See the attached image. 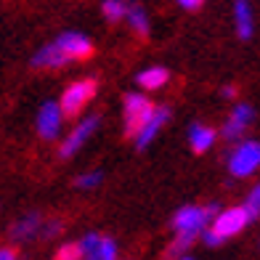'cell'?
Segmentation results:
<instances>
[{
    "label": "cell",
    "instance_id": "6da1fadb",
    "mask_svg": "<svg viewBox=\"0 0 260 260\" xmlns=\"http://www.w3.org/2000/svg\"><path fill=\"white\" fill-rule=\"evenodd\" d=\"M157 106L151 104L146 96L141 93H127L125 96V133L130 138H138L141 130L149 125V120L154 117Z\"/></svg>",
    "mask_w": 260,
    "mask_h": 260
},
{
    "label": "cell",
    "instance_id": "7a4b0ae2",
    "mask_svg": "<svg viewBox=\"0 0 260 260\" xmlns=\"http://www.w3.org/2000/svg\"><path fill=\"white\" fill-rule=\"evenodd\" d=\"M215 220L218 218V210L215 207H181L173 218V229L178 231V236H197L199 231H205V223L207 220Z\"/></svg>",
    "mask_w": 260,
    "mask_h": 260
},
{
    "label": "cell",
    "instance_id": "3957f363",
    "mask_svg": "<svg viewBox=\"0 0 260 260\" xmlns=\"http://www.w3.org/2000/svg\"><path fill=\"white\" fill-rule=\"evenodd\" d=\"M96 96V80H77L72 82L67 90H64V96H61V112L64 117H77L82 109L88 106V101Z\"/></svg>",
    "mask_w": 260,
    "mask_h": 260
},
{
    "label": "cell",
    "instance_id": "277c9868",
    "mask_svg": "<svg viewBox=\"0 0 260 260\" xmlns=\"http://www.w3.org/2000/svg\"><path fill=\"white\" fill-rule=\"evenodd\" d=\"M257 168H260V144L257 141H242V144L231 151L229 170L236 178H244V175H252Z\"/></svg>",
    "mask_w": 260,
    "mask_h": 260
},
{
    "label": "cell",
    "instance_id": "5b68a950",
    "mask_svg": "<svg viewBox=\"0 0 260 260\" xmlns=\"http://www.w3.org/2000/svg\"><path fill=\"white\" fill-rule=\"evenodd\" d=\"M247 223H250V212L244 210V205L242 207H229V210L218 212V218L212 220V231L218 236H223V239H229V236L239 234Z\"/></svg>",
    "mask_w": 260,
    "mask_h": 260
},
{
    "label": "cell",
    "instance_id": "8992f818",
    "mask_svg": "<svg viewBox=\"0 0 260 260\" xmlns=\"http://www.w3.org/2000/svg\"><path fill=\"white\" fill-rule=\"evenodd\" d=\"M56 45L64 51L69 61H80V58H88L93 53V43L82 32H61L56 38Z\"/></svg>",
    "mask_w": 260,
    "mask_h": 260
},
{
    "label": "cell",
    "instance_id": "52a82bcc",
    "mask_svg": "<svg viewBox=\"0 0 260 260\" xmlns=\"http://www.w3.org/2000/svg\"><path fill=\"white\" fill-rule=\"evenodd\" d=\"M61 120H64V112H61V104L48 101L40 106V114H38V133L45 141H53L61 130Z\"/></svg>",
    "mask_w": 260,
    "mask_h": 260
},
{
    "label": "cell",
    "instance_id": "ba28073f",
    "mask_svg": "<svg viewBox=\"0 0 260 260\" xmlns=\"http://www.w3.org/2000/svg\"><path fill=\"white\" fill-rule=\"evenodd\" d=\"M96 127H99V117H96V114H93V117H85V120H82V122L72 130V136H69L64 144H61V149H58V157H61V159L72 157L75 151L93 136V130H96Z\"/></svg>",
    "mask_w": 260,
    "mask_h": 260
},
{
    "label": "cell",
    "instance_id": "9c48e42d",
    "mask_svg": "<svg viewBox=\"0 0 260 260\" xmlns=\"http://www.w3.org/2000/svg\"><path fill=\"white\" fill-rule=\"evenodd\" d=\"M250 122H252V106L236 104L234 112H231V117L226 120V125H223V136H226L229 141H236L247 127H250Z\"/></svg>",
    "mask_w": 260,
    "mask_h": 260
},
{
    "label": "cell",
    "instance_id": "30bf717a",
    "mask_svg": "<svg viewBox=\"0 0 260 260\" xmlns=\"http://www.w3.org/2000/svg\"><path fill=\"white\" fill-rule=\"evenodd\" d=\"M234 27L242 40H250L255 32V19H252V6L250 0H234Z\"/></svg>",
    "mask_w": 260,
    "mask_h": 260
},
{
    "label": "cell",
    "instance_id": "8fae6325",
    "mask_svg": "<svg viewBox=\"0 0 260 260\" xmlns=\"http://www.w3.org/2000/svg\"><path fill=\"white\" fill-rule=\"evenodd\" d=\"M64 64H69V58L56 45V40L48 43V45H43V48L32 56V67L35 69H58V67H64Z\"/></svg>",
    "mask_w": 260,
    "mask_h": 260
},
{
    "label": "cell",
    "instance_id": "7c38bea8",
    "mask_svg": "<svg viewBox=\"0 0 260 260\" xmlns=\"http://www.w3.org/2000/svg\"><path fill=\"white\" fill-rule=\"evenodd\" d=\"M168 120H170V109L168 106H157V112H154V117L149 120V125L141 130V136L136 138V149H146L151 141H154V136L159 133V130L168 125Z\"/></svg>",
    "mask_w": 260,
    "mask_h": 260
},
{
    "label": "cell",
    "instance_id": "4fadbf2b",
    "mask_svg": "<svg viewBox=\"0 0 260 260\" xmlns=\"http://www.w3.org/2000/svg\"><path fill=\"white\" fill-rule=\"evenodd\" d=\"M168 80H170V72L165 67H149V69H144V72H138V85L144 90H157Z\"/></svg>",
    "mask_w": 260,
    "mask_h": 260
},
{
    "label": "cell",
    "instance_id": "5bb4252c",
    "mask_svg": "<svg viewBox=\"0 0 260 260\" xmlns=\"http://www.w3.org/2000/svg\"><path fill=\"white\" fill-rule=\"evenodd\" d=\"M188 141H191V149L194 151H207L212 144H215V130L207 127V125H194L191 130H188Z\"/></svg>",
    "mask_w": 260,
    "mask_h": 260
},
{
    "label": "cell",
    "instance_id": "9a60e30c",
    "mask_svg": "<svg viewBox=\"0 0 260 260\" xmlns=\"http://www.w3.org/2000/svg\"><path fill=\"white\" fill-rule=\"evenodd\" d=\"M101 14L109 21H122L130 14V3H127V0H104V3H101Z\"/></svg>",
    "mask_w": 260,
    "mask_h": 260
},
{
    "label": "cell",
    "instance_id": "2e32d148",
    "mask_svg": "<svg viewBox=\"0 0 260 260\" xmlns=\"http://www.w3.org/2000/svg\"><path fill=\"white\" fill-rule=\"evenodd\" d=\"M125 21L130 24V29H133L136 35H141V38L149 35V16H146V11L141 6H130V14H127Z\"/></svg>",
    "mask_w": 260,
    "mask_h": 260
},
{
    "label": "cell",
    "instance_id": "e0dca14e",
    "mask_svg": "<svg viewBox=\"0 0 260 260\" xmlns=\"http://www.w3.org/2000/svg\"><path fill=\"white\" fill-rule=\"evenodd\" d=\"M38 226H40V215L32 212V215H24L14 229H11V236H14V239H27V236H32L38 231Z\"/></svg>",
    "mask_w": 260,
    "mask_h": 260
},
{
    "label": "cell",
    "instance_id": "ac0fdd59",
    "mask_svg": "<svg viewBox=\"0 0 260 260\" xmlns=\"http://www.w3.org/2000/svg\"><path fill=\"white\" fill-rule=\"evenodd\" d=\"M101 244H104V236H99V234H85V236H82V242H80V247H82V252H85V257H90L93 252H99V250H101Z\"/></svg>",
    "mask_w": 260,
    "mask_h": 260
},
{
    "label": "cell",
    "instance_id": "d6986e66",
    "mask_svg": "<svg viewBox=\"0 0 260 260\" xmlns=\"http://www.w3.org/2000/svg\"><path fill=\"white\" fill-rule=\"evenodd\" d=\"M244 210L250 212V220H257L260 218V183L250 191V197H247V202H244Z\"/></svg>",
    "mask_w": 260,
    "mask_h": 260
},
{
    "label": "cell",
    "instance_id": "ffe728a7",
    "mask_svg": "<svg viewBox=\"0 0 260 260\" xmlns=\"http://www.w3.org/2000/svg\"><path fill=\"white\" fill-rule=\"evenodd\" d=\"M82 255H85V252H82V247L77 242V244H64L61 250L56 252V260H80Z\"/></svg>",
    "mask_w": 260,
    "mask_h": 260
},
{
    "label": "cell",
    "instance_id": "44dd1931",
    "mask_svg": "<svg viewBox=\"0 0 260 260\" xmlns=\"http://www.w3.org/2000/svg\"><path fill=\"white\" fill-rule=\"evenodd\" d=\"M114 252H117L114 242H112V239H104L101 250H99V252H93V255H90L88 260H114Z\"/></svg>",
    "mask_w": 260,
    "mask_h": 260
},
{
    "label": "cell",
    "instance_id": "7402d4cb",
    "mask_svg": "<svg viewBox=\"0 0 260 260\" xmlns=\"http://www.w3.org/2000/svg\"><path fill=\"white\" fill-rule=\"evenodd\" d=\"M101 181V173H88V175H80L77 178V186L80 188H90V186H99Z\"/></svg>",
    "mask_w": 260,
    "mask_h": 260
},
{
    "label": "cell",
    "instance_id": "603a6c76",
    "mask_svg": "<svg viewBox=\"0 0 260 260\" xmlns=\"http://www.w3.org/2000/svg\"><path fill=\"white\" fill-rule=\"evenodd\" d=\"M175 3H178L183 11H197L199 6H202L205 3V0H175Z\"/></svg>",
    "mask_w": 260,
    "mask_h": 260
},
{
    "label": "cell",
    "instance_id": "cb8c5ba5",
    "mask_svg": "<svg viewBox=\"0 0 260 260\" xmlns=\"http://www.w3.org/2000/svg\"><path fill=\"white\" fill-rule=\"evenodd\" d=\"M205 242H207L210 247H218V244H223V236H218L215 231L210 229V231H205Z\"/></svg>",
    "mask_w": 260,
    "mask_h": 260
},
{
    "label": "cell",
    "instance_id": "d4e9b609",
    "mask_svg": "<svg viewBox=\"0 0 260 260\" xmlns=\"http://www.w3.org/2000/svg\"><path fill=\"white\" fill-rule=\"evenodd\" d=\"M58 231H61V223H51V226L43 231V236H56Z\"/></svg>",
    "mask_w": 260,
    "mask_h": 260
},
{
    "label": "cell",
    "instance_id": "484cf974",
    "mask_svg": "<svg viewBox=\"0 0 260 260\" xmlns=\"http://www.w3.org/2000/svg\"><path fill=\"white\" fill-rule=\"evenodd\" d=\"M0 260H16V252L8 250V247H3V252H0Z\"/></svg>",
    "mask_w": 260,
    "mask_h": 260
},
{
    "label": "cell",
    "instance_id": "4316f807",
    "mask_svg": "<svg viewBox=\"0 0 260 260\" xmlns=\"http://www.w3.org/2000/svg\"><path fill=\"white\" fill-rule=\"evenodd\" d=\"M223 96H226V99H234V96H236V88H234V85H226V88H223Z\"/></svg>",
    "mask_w": 260,
    "mask_h": 260
},
{
    "label": "cell",
    "instance_id": "83f0119b",
    "mask_svg": "<svg viewBox=\"0 0 260 260\" xmlns=\"http://www.w3.org/2000/svg\"><path fill=\"white\" fill-rule=\"evenodd\" d=\"M181 260H191V257H181Z\"/></svg>",
    "mask_w": 260,
    "mask_h": 260
}]
</instances>
